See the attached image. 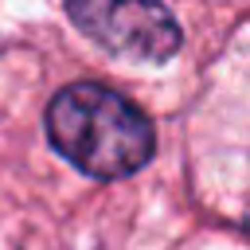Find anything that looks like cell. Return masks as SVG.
I'll use <instances>...</instances> for the list:
<instances>
[{
    "mask_svg": "<svg viewBox=\"0 0 250 250\" xmlns=\"http://www.w3.org/2000/svg\"><path fill=\"white\" fill-rule=\"evenodd\" d=\"M51 145L94 180H121L148 164L156 133L148 117L109 86L74 82L47 105Z\"/></svg>",
    "mask_w": 250,
    "mask_h": 250,
    "instance_id": "cell-1",
    "label": "cell"
},
{
    "mask_svg": "<svg viewBox=\"0 0 250 250\" xmlns=\"http://www.w3.org/2000/svg\"><path fill=\"white\" fill-rule=\"evenodd\" d=\"M82 35L133 62H164L180 51V23L160 0H66Z\"/></svg>",
    "mask_w": 250,
    "mask_h": 250,
    "instance_id": "cell-2",
    "label": "cell"
}]
</instances>
